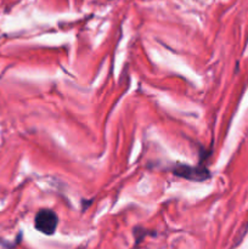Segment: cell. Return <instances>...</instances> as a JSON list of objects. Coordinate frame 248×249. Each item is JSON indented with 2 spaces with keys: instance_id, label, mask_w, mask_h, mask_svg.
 Segmentation results:
<instances>
[{
  "instance_id": "obj_1",
  "label": "cell",
  "mask_w": 248,
  "mask_h": 249,
  "mask_svg": "<svg viewBox=\"0 0 248 249\" xmlns=\"http://www.w3.org/2000/svg\"><path fill=\"white\" fill-rule=\"evenodd\" d=\"M170 172L175 175V177L182 178L185 180H189V181H196V182H202L206 181L211 178V173L207 169L206 167H203L202 164L199 165H187V164H181V163H177V164L173 165Z\"/></svg>"
},
{
  "instance_id": "obj_2",
  "label": "cell",
  "mask_w": 248,
  "mask_h": 249,
  "mask_svg": "<svg viewBox=\"0 0 248 249\" xmlns=\"http://www.w3.org/2000/svg\"><path fill=\"white\" fill-rule=\"evenodd\" d=\"M58 225V216L51 209H40L34 218V228L43 235L51 236L56 232Z\"/></svg>"
}]
</instances>
